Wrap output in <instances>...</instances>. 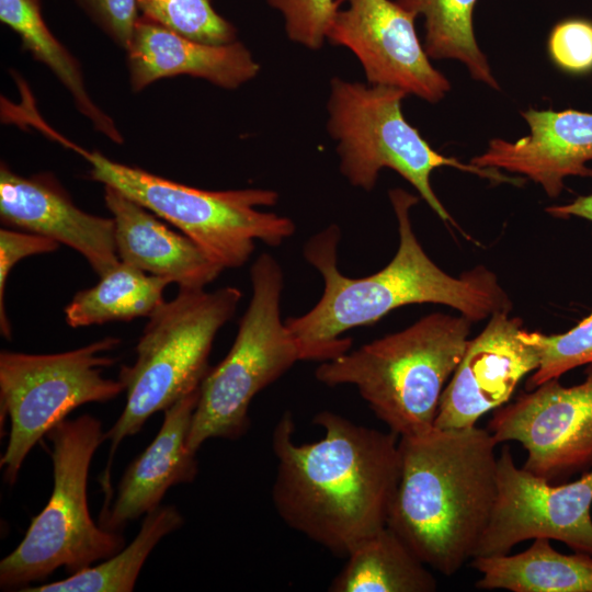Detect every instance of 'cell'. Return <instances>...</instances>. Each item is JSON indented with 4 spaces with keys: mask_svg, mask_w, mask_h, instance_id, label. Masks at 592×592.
Masks as SVG:
<instances>
[{
    "mask_svg": "<svg viewBox=\"0 0 592 592\" xmlns=\"http://www.w3.org/2000/svg\"><path fill=\"white\" fill-rule=\"evenodd\" d=\"M314 423L325 435L314 443L293 440L285 412L272 434L276 475L272 501L293 530L332 554L346 557L363 539L387 525L400 475L399 437L356 424L332 411Z\"/></svg>",
    "mask_w": 592,
    "mask_h": 592,
    "instance_id": "obj_2",
    "label": "cell"
},
{
    "mask_svg": "<svg viewBox=\"0 0 592 592\" xmlns=\"http://www.w3.org/2000/svg\"><path fill=\"white\" fill-rule=\"evenodd\" d=\"M592 469L553 485L514 464L504 447L497 462V494L474 557L509 554L521 542L548 538L592 555ZM473 557V558H474Z\"/></svg>",
    "mask_w": 592,
    "mask_h": 592,
    "instance_id": "obj_11",
    "label": "cell"
},
{
    "mask_svg": "<svg viewBox=\"0 0 592 592\" xmlns=\"http://www.w3.org/2000/svg\"><path fill=\"white\" fill-rule=\"evenodd\" d=\"M327 39L349 48L368 84L388 86L426 102L441 101L449 80L430 61L414 27L415 16L391 0H337Z\"/></svg>",
    "mask_w": 592,
    "mask_h": 592,
    "instance_id": "obj_13",
    "label": "cell"
},
{
    "mask_svg": "<svg viewBox=\"0 0 592 592\" xmlns=\"http://www.w3.org/2000/svg\"><path fill=\"white\" fill-rule=\"evenodd\" d=\"M143 16L197 42L212 45L237 41L235 26L210 0H137Z\"/></svg>",
    "mask_w": 592,
    "mask_h": 592,
    "instance_id": "obj_26",
    "label": "cell"
},
{
    "mask_svg": "<svg viewBox=\"0 0 592 592\" xmlns=\"http://www.w3.org/2000/svg\"><path fill=\"white\" fill-rule=\"evenodd\" d=\"M241 297L240 289L232 286L214 292L179 288L173 299L164 300L148 317L135 348L134 364L119 369L125 407L103 436L111 443L101 482L107 499L112 496L110 476L117 446L138 433L152 414L201 387L210 369L208 357L215 337L235 315Z\"/></svg>",
    "mask_w": 592,
    "mask_h": 592,
    "instance_id": "obj_5",
    "label": "cell"
},
{
    "mask_svg": "<svg viewBox=\"0 0 592 592\" xmlns=\"http://www.w3.org/2000/svg\"><path fill=\"white\" fill-rule=\"evenodd\" d=\"M521 115L530 134L516 141L492 138L471 164L525 175L549 197H557L568 177L592 178V113L528 109Z\"/></svg>",
    "mask_w": 592,
    "mask_h": 592,
    "instance_id": "obj_16",
    "label": "cell"
},
{
    "mask_svg": "<svg viewBox=\"0 0 592 592\" xmlns=\"http://www.w3.org/2000/svg\"><path fill=\"white\" fill-rule=\"evenodd\" d=\"M285 23L288 38L309 49H319L339 9L337 0H267Z\"/></svg>",
    "mask_w": 592,
    "mask_h": 592,
    "instance_id": "obj_28",
    "label": "cell"
},
{
    "mask_svg": "<svg viewBox=\"0 0 592 592\" xmlns=\"http://www.w3.org/2000/svg\"><path fill=\"white\" fill-rule=\"evenodd\" d=\"M58 248L57 241L42 235L18 231L9 227L0 229V331L7 340H10L12 334L4 304L5 286L11 270L26 257L52 253Z\"/></svg>",
    "mask_w": 592,
    "mask_h": 592,
    "instance_id": "obj_30",
    "label": "cell"
},
{
    "mask_svg": "<svg viewBox=\"0 0 592 592\" xmlns=\"http://www.w3.org/2000/svg\"><path fill=\"white\" fill-rule=\"evenodd\" d=\"M539 365V351L519 317L497 312L466 351L442 394L434 426L476 425L506 403L523 377Z\"/></svg>",
    "mask_w": 592,
    "mask_h": 592,
    "instance_id": "obj_14",
    "label": "cell"
},
{
    "mask_svg": "<svg viewBox=\"0 0 592 592\" xmlns=\"http://www.w3.org/2000/svg\"><path fill=\"white\" fill-rule=\"evenodd\" d=\"M471 321L433 312L316 369L327 386L352 385L399 437L434 428L440 400L469 342Z\"/></svg>",
    "mask_w": 592,
    "mask_h": 592,
    "instance_id": "obj_4",
    "label": "cell"
},
{
    "mask_svg": "<svg viewBox=\"0 0 592 592\" xmlns=\"http://www.w3.org/2000/svg\"><path fill=\"white\" fill-rule=\"evenodd\" d=\"M183 516L174 505H160L145 515L133 542L101 563L70 574L66 579L23 592H130L150 553L168 534L183 525Z\"/></svg>",
    "mask_w": 592,
    "mask_h": 592,
    "instance_id": "obj_24",
    "label": "cell"
},
{
    "mask_svg": "<svg viewBox=\"0 0 592 592\" xmlns=\"http://www.w3.org/2000/svg\"><path fill=\"white\" fill-rule=\"evenodd\" d=\"M329 585L331 592H433L428 566L387 525L358 543Z\"/></svg>",
    "mask_w": 592,
    "mask_h": 592,
    "instance_id": "obj_21",
    "label": "cell"
},
{
    "mask_svg": "<svg viewBox=\"0 0 592 592\" xmlns=\"http://www.w3.org/2000/svg\"><path fill=\"white\" fill-rule=\"evenodd\" d=\"M487 430L497 443H521L523 468L550 482L591 470L592 363L577 385L553 378L496 409Z\"/></svg>",
    "mask_w": 592,
    "mask_h": 592,
    "instance_id": "obj_12",
    "label": "cell"
},
{
    "mask_svg": "<svg viewBox=\"0 0 592 592\" xmlns=\"http://www.w3.org/2000/svg\"><path fill=\"white\" fill-rule=\"evenodd\" d=\"M388 194L398 221L399 244L395 257L378 272L364 277L341 273V231L337 225L328 226L305 243L303 254L322 276L323 292L309 311L285 321L298 345L300 361L322 363L345 354L352 345L350 338H342L345 331L376 323L407 305H445L473 323L512 310L510 296L487 266L477 265L459 276L437 266L412 228L410 210L419 197L399 187Z\"/></svg>",
    "mask_w": 592,
    "mask_h": 592,
    "instance_id": "obj_1",
    "label": "cell"
},
{
    "mask_svg": "<svg viewBox=\"0 0 592 592\" xmlns=\"http://www.w3.org/2000/svg\"><path fill=\"white\" fill-rule=\"evenodd\" d=\"M497 444L476 425L399 437L400 475L387 526L444 576L471 560L487 527L497 494Z\"/></svg>",
    "mask_w": 592,
    "mask_h": 592,
    "instance_id": "obj_3",
    "label": "cell"
},
{
    "mask_svg": "<svg viewBox=\"0 0 592 592\" xmlns=\"http://www.w3.org/2000/svg\"><path fill=\"white\" fill-rule=\"evenodd\" d=\"M121 339L106 337L84 346L54 354L1 351V414L10 419V434L0 465L7 483L14 485L35 444L76 408L107 402L125 387L103 376L116 363L110 356Z\"/></svg>",
    "mask_w": 592,
    "mask_h": 592,
    "instance_id": "obj_10",
    "label": "cell"
},
{
    "mask_svg": "<svg viewBox=\"0 0 592 592\" xmlns=\"http://www.w3.org/2000/svg\"><path fill=\"white\" fill-rule=\"evenodd\" d=\"M170 282L119 262L92 287L78 292L65 307L72 328L149 317L163 301Z\"/></svg>",
    "mask_w": 592,
    "mask_h": 592,
    "instance_id": "obj_23",
    "label": "cell"
},
{
    "mask_svg": "<svg viewBox=\"0 0 592 592\" xmlns=\"http://www.w3.org/2000/svg\"><path fill=\"white\" fill-rule=\"evenodd\" d=\"M91 19L125 50L138 20L137 0H77Z\"/></svg>",
    "mask_w": 592,
    "mask_h": 592,
    "instance_id": "obj_31",
    "label": "cell"
},
{
    "mask_svg": "<svg viewBox=\"0 0 592 592\" xmlns=\"http://www.w3.org/2000/svg\"><path fill=\"white\" fill-rule=\"evenodd\" d=\"M545 212L555 218L579 217L592 223V194L578 196L569 204L548 206Z\"/></svg>",
    "mask_w": 592,
    "mask_h": 592,
    "instance_id": "obj_32",
    "label": "cell"
},
{
    "mask_svg": "<svg viewBox=\"0 0 592 592\" xmlns=\"http://www.w3.org/2000/svg\"><path fill=\"white\" fill-rule=\"evenodd\" d=\"M47 136L82 156L92 180L118 190L175 226L224 270L242 266L257 241L277 247L296 230L288 217L258 209L278 202L273 190H201L88 151L52 128Z\"/></svg>",
    "mask_w": 592,
    "mask_h": 592,
    "instance_id": "obj_6",
    "label": "cell"
},
{
    "mask_svg": "<svg viewBox=\"0 0 592 592\" xmlns=\"http://www.w3.org/2000/svg\"><path fill=\"white\" fill-rule=\"evenodd\" d=\"M0 20L20 36L23 49L57 77L93 128L112 141L123 144L113 119L90 98L80 64L46 25L41 0H0Z\"/></svg>",
    "mask_w": 592,
    "mask_h": 592,
    "instance_id": "obj_22",
    "label": "cell"
},
{
    "mask_svg": "<svg viewBox=\"0 0 592 592\" xmlns=\"http://www.w3.org/2000/svg\"><path fill=\"white\" fill-rule=\"evenodd\" d=\"M104 201L114 220L122 262L175 283L179 288H204L224 271L189 237L171 230L118 190L104 185Z\"/></svg>",
    "mask_w": 592,
    "mask_h": 592,
    "instance_id": "obj_19",
    "label": "cell"
},
{
    "mask_svg": "<svg viewBox=\"0 0 592 592\" xmlns=\"http://www.w3.org/2000/svg\"><path fill=\"white\" fill-rule=\"evenodd\" d=\"M52 443L54 487L24 538L0 561L2 590L30 587L62 567L69 574L105 560L125 547L122 532L96 525L89 512L88 476L102 422L90 414L65 419L46 434Z\"/></svg>",
    "mask_w": 592,
    "mask_h": 592,
    "instance_id": "obj_7",
    "label": "cell"
},
{
    "mask_svg": "<svg viewBox=\"0 0 592 592\" xmlns=\"http://www.w3.org/2000/svg\"><path fill=\"white\" fill-rule=\"evenodd\" d=\"M471 567L480 574L479 589L513 592H592V555L559 553L548 538H535L515 555L478 556Z\"/></svg>",
    "mask_w": 592,
    "mask_h": 592,
    "instance_id": "obj_20",
    "label": "cell"
},
{
    "mask_svg": "<svg viewBox=\"0 0 592 592\" xmlns=\"http://www.w3.org/2000/svg\"><path fill=\"white\" fill-rule=\"evenodd\" d=\"M127 52L129 83L139 92L159 79L191 76L236 89L258 76L260 65L240 42L212 45L139 16Z\"/></svg>",
    "mask_w": 592,
    "mask_h": 592,
    "instance_id": "obj_17",
    "label": "cell"
},
{
    "mask_svg": "<svg viewBox=\"0 0 592 592\" xmlns=\"http://www.w3.org/2000/svg\"><path fill=\"white\" fill-rule=\"evenodd\" d=\"M415 18H424L423 47L430 58L456 59L473 79L500 90L487 56L474 31V10L478 0H396Z\"/></svg>",
    "mask_w": 592,
    "mask_h": 592,
    "instance_id": "obj_25",
    "label": "cell"
},
{
    "mask_svg": "<svg viewBox=\"0 0 592 592\" xmlns=\"http://www.w3.org/2000/svg\"><path fill=\"white\" fill-rule=\"evenodd\" d=\"M0 218L5 227L42 235L70 247L99 277L121 262L113 218L91 215L77 207L50 174L26 178L2 162Z\"/></svg>",
    "mask_w": 592,
    "mask_h": 592,
    "instance_id": "obj_15",
    "label": "cell"
},
{
    "mask_svg": "<svg viewBox=\"0 0 592 592\" xmlns=\"http://www.w3.org/2000/svg\"><path fill=\"white\" fill-rule=\"evenodd\" d=\"M250 282L252 295L235 341L200 387L187 436L194 453L207 440L242 436L255 395L300 361L298 345L281 316L284 276L278 261L269 253L259 255L250 269Z\"/></svg>",
    "mask_w": 592,
    "mask_h": 592,
    "instance_id": "obj_9",
    "label": "cell"
},
{
    "mask_svg": "<svg viewBox=\"0 0 592 592\" xmlns=\"http://www.w3.org/2000/svg\"><path fill=\"white\" fill-rule=\"evenodd\" d=\"M528 338L539 351V365L527 380V389L531 390L576 367L592 363V311L563 333L528 331Z\"/></svg>",
    "mask_w": 592,
    "mask_h": 592,
    "instance_id": "obj_27",
    "label": "cell"
},
{
    "mask_svg": "<svg viewBox=\"0 0 592 592\" xmlns=\"http://www.w3.org/2000/svg\"><path fill=\"white\" fill-rule=\"evenodd\" d=\"M198 396L200 388L164 410L158 434L125 470L113 504L102 511L100 526L122 532L129 522L160 506L171 487L195 479L198 462L187 446V436Z\"/></svg>",
    "mask_w": 592,
    "mask_h": 592,
    "instance_id": "obj_18",
    "label": "cell"
},
{
    "mask_svg": "<svg viewBox=\"0 0 592 592\" xmlns=\"http://www.w3.org/2000/svg\"><path fill=\"white\" fill-rule=\"evenodd\" d=\"M547 52L551 62L566 73L592 72V20L568 18L549 32Z\"/></svg>",
    "mask_w": 592,
    "mask_h": 592,
    "instance_id": "obj_29",
    "label": "cell"
},
{
    "mask_svg": "<svg viewBox=\"0 0 592 592\" xmlns=\"http://www.w3.org/2000/svg\"><path fill=\"white\" fill-rule=\"evenodd\" d=\"M330 87L327 128L337 141L340 171L353 186L372 191L379 171L389 168L408 181L443 221L465 235L433 191L431 174L435 169L456 168L493 183H524L521 177L464 163L434 150L405 118L401 103L408 93L401 89L341 78H333Z\"/></svg>",
    "mask_w": 592,
    "mask_h": 592,
    "instance_id": "obj_8",
    "label": "cell"
}]
</instances>
